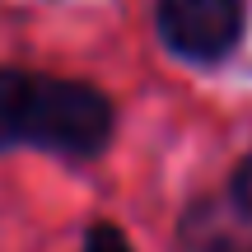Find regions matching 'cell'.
Segmentation results:
<instances>
[{"mask_svg":"<svg viewBox=\"0 0 252 252\" xmlns=\"http://www.w3.org/2000/svg\"><path fill=\"white\" fill-rule=\"evenodd\" d=\"M112 126H117V112L103 89L80 80H56V75H28L19 145H37L61 159H94L108 150Z\"/></svg>","mask_w":252,"mask_h":252,"instance_id":"obj_1","label":"cell"},{"mask_svg":"<svg viewBox=\"0 0 252 252\" xmlns=\"http://www.w3.org/2000/svg\"><path fill=\"white\" fill-rule=\"evenodd\" d=\"M159 42L182 61H224L243 37V5L238 0H159L154 5Z\"/></svg>","mask_w":252,"mask_h":252,"instance_id":"obj_2","label":"cell"},{"mask_svg":"<svg viewBox=\"0 0 252 252\" xmlns=\"http://www.w3.org/2000/svg\"><path fill=\"white\" fill-rule=\"evenodd\" d=\"M182 252H252V215L234 196H196L178 224Z\"/></svg>","mask_w":252,"mask_h":252,"instance_id":"obj_3","label":"cell"},{"mask_svg":"<svg viewBox=\"0 0 252 252\" xmlns=\"http://www.w3.org/2000/svg\"><path fill=\"white\" fill-rule=\"evenodd\" d=\"M24 94H28V75H24V70H0V150L19 145V126H24Z\"/></svg>","mask_w":252,"mask_h":252,"instance_id":"obj_4","label":"cell"},{"mask_svg":"<svg viewBox=\"0 0 252 252\" xmlns=\"http://www.w3.org/2000/svg\"><path fill=\"white\" fill-rule=\"evenodd\" d=\"M80 252H131L126 243V234L117 224H108V220H98V224H89V234H84V248Z\"/></svg>","mask_w":252,"mask_h":252,"instance_id":"obj_5","label":"cell"},{"mask_svg":"<svg viewBox=\"0 0 252 252\" xmlns=\"http://www.w3.org/2000/svg\"><path fill=\"white\" fill-rule=\"evenodd\" d=\"M229 196H234L238 210H248V215H252V154L234 168V178H229Z\"/></svg>","mask_w":252,"mask_h":252,"instance_id":"obj_6","label":"cell"}]
</instances>
